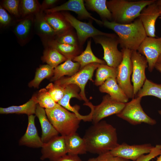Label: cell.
<instances>
[{"instance_id": "1", "label": "cell", "mask_w": 161, "mask_h": 161, "mask_svg": "<svg viewBox=\"0 0 161 161\" xmlns=\"http://www.w3.org/2000/svg\"><path fill=\"white\" fill-rule=\"evenodd\" d=\"M83 138L87 152L99 155L111 151L119 144L116 128L105 121L93 124Z\"/></svg>"}, {"instance_id": "2", "label": "cell", "mask_w": 161, "mask_h": 161, "mask_svg": "<svg viewBox=\"0 0 161 161\" xmlns=\"http://www.w3.org/2000/svg\"><path fill=\"white\" fill-rule=\"evenodd\" d=\"M103 25L116 33L122 49L137 51L142 41L147 36L139 18L127 24H120L107 20L103 21Z\"/></svg>"}, {"instance_id": "3", "label": "cell", "mask_w": 161, "mask_h": 161, "mask_svg": "<svg viewBox=\"0 0 161 161\" xmlns=\"http://www.w3.org/2000/svg\"><path fill=\"white\" fill-rule=\"evenodd\" d=\"M156 1L110 0L107 1L106 5L112 13V21L124 24L133 22L139 17L144 8Z\"/></svg>"}, {"instance_id": "4", "label": "cell", "mask_w": 161, "mask_h": 161, "mask_svg": "<svg viewBox=\"0 0 161 161\" xmlns=\"http://www.w3.org/2000/svg\"><path fill=\"white\" fill-rule=\"evenodd\" d=\"M48 118L61 136L66 137L76 132L81 120L58 103L50 110L45 109Z\"/></svg>"}, {"instance_id": "5", "label": "cell", "mask_w": 161, "mask_h": 161, "mask_svg": "<svg viewBox=\"0 0 161 161\" xmlns=\"http://www.w3.org/2000/svg\"><path fill=\"white\" fill-rule=\"evenodd\" d=\"M92 38L95 43L100 44L102 47L104 52L103 58L107 65L117 68L123 58L122 51L118 49L119 41L117 35L111 33L108 35H97Z\"/></svg>"}, {"instance_id": "6", "label": "cell", "mask_w": 161, "mask_h": 161, "mask_svg": "<svg viewBox=\"0 0 161 161\" xmlns=\"http://www.w3.org/2000/svg\"><path fill=\"white\" fill-rule=\"evenodd\" d=\"M142 97H136L125 103L122 111L116 115L133 125L145 123L151 125L156 124V120L144 112L141 105Z\"/></svg>"}, {"instance_id": "7", "label": "cell", "mask_w": 161, "mask_h": 161, "mask_svg": "<svg viewBox=\"0 0 161 161\" xmlns=\"http://www.w3.org/2000/svg\"><path fill=\"white\" fill-rule=\"evenodd\" d=\"M100 64L97 63L89 64L80 69L73 75L62 77L54 82V83L64 87L70 84L76 85L80 89L79 94L82 100L85 102V103H88L89 102L85 93V86L89 80H92L94 72Z\"/></svg>"}, {"instance_id": "8", "label": "cell", "mask_w": 161, "mask_h": 161, "mask_svg": "<svg viewBox=\"0 0 161 161\" xmlns=\"http://www.w3.org/2000/svg\"><path fill=\"white\" fill-rule=\"evenodd\" d=\"M121 51L123 53V59L117 67L118 73L116 80L118 85L129 99H132L134 97L133 87L130 79L132 73L131 51L122 49Z\"/></svg>"}, {"instance_id": "9", "label": "cell", "mask_w": 161, "mask_h": 161, "mask_svg": "<svg viewBox=\"0 0 161 161\" xmlns=\"http://www.w3.org/2000/svg\"><path fill=\"white\" fill-rule=\"evenodd\" d=\"M84 105L91 109L92 112V121L94 124L105 117L119 113L124 107L125 103L117 102L107 95L103 97L101 102L97 106H94L90 102Z\"/></svg>"}, {"instance_id": "10", "label": "cell", "mask_w": 161, "mask_h": 161, "mask_svg": "<svg viewBox=\"0 0 161 161\" xmlns=\"http://www.w3.org/2000/svg\"><path fill=\"white\" fill-rule=\"evenodd\" d=\"M62 14L71 26L75 30L78 42L80 47L89 38H92L99 35H108L111 34L102 32L97 29L90 21L86 23L80 21L67 12H63Z\"/></svg>"}, {"instance_id": "11", "label": "cell", "mask_w": 161, "mask_h": 161, "mask_svg": "<svg viewBox=\"0 0 161 161\" xmlns=\"http://www.w3.org/2000/svg\"><path fill=\"white\" fill-rule=\"evenodd\" d=\"M131 59L132 64L131 81L133 84L134 97H136L146 79L145 70L148 67V64L145 56L137 51H131Z\"/></svg>"}, {"instance_id": "12", "label": "cell", "mask_w": 161, "mask_h": 161, "mask_svg": "<svg viewBox=\"0 0 161 161\" xmlns=\"http://www.w3.org/2000/svg\"><path fill=\"white\" fill-rule=\"evenodd\" d=\"M137 51L146 58L148 69L150 72H152L161 54V36L158 38L147 36Z\"/></svg>"}, {"instance_id": "13", "label": "cell", "mask_w": 161, "mask_h": 161, "mask_svg": "<svg viewBox=\"0 0 161 161\" xmlns=\"http://www.w3.org/2000/svg\"><path fill=\"white\" fill-rule=\"evenodd\" d=\"M154 147L150 143L129 145L123 143L110 151L114 156L136 161L142 155L149 153Z\"/></svg>"}, {"instance_id": "14", "label": "cell", "mask_w": 161, "mask_h": 161, "mask_svg": "<svg viewBox=\"0 0 161 161\" xmlns=\"http://www.w3.org/2000/svg\"><path fill=\"white\" fill-rule=\"evenodd\" d=\"M40 159L54 161L67 154L65 137L56 136L44 143L41 149Z\"/></svg>"}, {"instance_id": "15", "label": "cell", "mask_w": 161, "mask_h": 161, "mask_svg": "<svg viewBox=\"0 0 161 161\" xmlns=\"http://www.w3.org/2000/svg\"><path fill=\"white\" fill-rule=\"evenodd\" d=\"M157 1L144 8L139 17L140 19L147 36L155 37V23L160 15Z\"/></svg>"}, {"instance_id": "16", "label": "cell", "mask_w": 161, "mask_h": 161, "mask_svg": "<svg viewBox=\"0 0 161 161\" xmlns=\"http://www.w3.org/2000/svg\"><path fill=\"white\" fill-rule=\"evenodd\" d=\"M80 92V89L75 84H70L65 86L64 95L57 103L75 114L81 120L85 122L91 121L92 115L91 113L87 115H82L79 113L78 106H72L70 104V100L72 98L75 97L80 100H82L79 94Z\"/></svg>"}, {"instance_id": "17", "label": "cell", "mask_w": 161, "mask_h": 161, "mask_svg": "<svg viewBox=\"0 0 161 161\" xmlns=\"http://www.w3.org/2000/svg\"><path fill=\"white\" fill-rule=\"evenodd\" d=\"M84 1L69 0L64 4L53 8L48 9L46 11L48 13L58 12L61 11H71L77 14L80 19L90 18L97 24L103 25V22L93 17L85 7Z\"/></svg>"}, {"instance_id": "18", "label": "cell", "mask_w": 161, "mask_h": 161, "mask_svg": "<svg viewBox=\"0 0 161 161\" xmlns=\"http://www.w3.org/2000/svg\"><path fill=\"white\" fill-rule=\"evenodd\" d=\"M35 116H28V126L24 134L19 140L20 145H24L32 148H41L44 143L38 135L35 124Z\"/></svg>"}, {"instance_id": "19", "label": "cell", "mask_w": 161, "mask_h": 161, "mask_svg": "<svg viewBox=\"0 0 161 161\" xmlns=\"http://www.w3.org/2000/svg\"><path fill=\"white\" fill-rule=\"evenodd\" d=\"M35 114L38 118L41 125L42 130L41 138L43 143H47L58 135L59 133L48 118L45 109L41 107L38 104Z\"/></svg>"}, {"instance_id": "20", "label": "cell", "mask_w": 161, "mask_h": 161, "mask_svg": "<svg viewBox=\"0 0 161 161\" xmlns=\"http://www.w3.org/2000/svg\"><path fill=\"white\" fill-rule=\"evenodd\" d=\"M100 92L106 93L113 100L122 103L128 102L129 98L118 85L116 78L107 79L99 88Z\"/></svg>"}, {"instance_id": "21", "label": "cell", "mask_w": 161, "mask_h": 161, "mask_svg": "<svg viewBox=\"0 0 161 161\" xmlns=\"http://www.w3.org/2000/svg\"><path fill=\"white\" fill-rule=\"evenodd\" d=\"M80 70V66L78 63L73 61L71 59H68L54 69L53 75L50 81L55 82L64 75L71 76Z\"/></svg>"}, {"instance_id": "22", "label": "cell", "mask_w": 161, "mask_h": 161, "mask_svg": "<svg viewBox=\"0 0 161 161\" xmlns=\"http://www.w3.org/2000/svg\"><path fill=\"white\" fill-rule=\"evenodd\" d=\"M45 20L57 35L72 29V27L62 14L58 12L48 13L44 16Z\"/></svg>"}, {"instance_id": "23", "label": "cell", "mask_w": 161, "mask_h": 161, "mask_svg": "<svg viewBox=\"0 0 161 161\" xmlns=\"http://www.w3.org/2000/svg\"><path fill=\"white\" fill-rule=\"evenodd\" d=\"M65 141L67 154L78 155L87 152L84 139L76 132L65 137Z\"/></svg>"}, {"instance_id": "24", "label": "cell", "mask_w": 161, "mask_h": 161, "mask_svg": "<svg viewBox=\"0 0 161 161\" xmlns=\"http://www.w3.org/2000/svg\"><path fill=\"white\" fill-rule=\"evenodd\" d=\"M38 103L33 96L26 103L20 106H13L6 108H0L1 114H25L28 116L35 114Z\"/></svg>"}, {"instance_id": "25", "label": "cell", "mask_w": 161, "mask_h": 161, "mask_svg": "<svg viewBox=\"0 0 161 161\" xmlns=\"http://www.w3.org/2000/svg\"><path fill=\"white\" fill-rule=\"evenodd\" d=\"M91 40L88 41L85 49L80 54L75 57L72 60L74 62L78 63L80 69L92 63H97L106 64V62L96 57L93 53L91 47Z\"/></svg>"}, {"instance_id": "26", "label": "cell", "mask_w": 161, "mask_h": 161, "mask_svg": "<svg viewBox=\"0 0 161 161\" xmlns=\"http://www.w3.org/2000/svg\"><path fill=\"white\" fill-rule=\"evenodd\" d=\"M49 47L57 50L68 59L72 60L79 55L81 50V47L59 43L55 40H51L48 42Z\"/></svg>"}, {"instance_id": "27", "label": "cell", "mask_w": 161, "mask_h": 161, "mask_svg": "<svg viewBox=\"0 0 161 161\" xmlns=\"http://www.w3.org/2000/svg\"><path fill=\"white\" fill-rule=\"evenodd\" d=\"M86 6L89 9L97 12L103 19V21H112V13L106 5V0H86Z\"/></svg>"}, {"instance_id": "28", "label": "cell", "mask_w": 161, "mask_h": 161, "mask_svg": "<svg viewBox=\"0 0 161 161\" xmlns=\"http://www.w3.org/2000/svg\"><path fill=\"white\" fill-rule=\"evenodd\" d=\"M117 73V68L111 67L105 64H100L96 72L95 84L100 86L109 78H116Z\"/></svg>"}, {"instance_id": "29", "label": "cell", "mask_w": 161, "mask_h": 161, "mask_svg": "<svg viewBox=\"0 0 161 161\" xmlns=\"http://www.w3.org/2000/svg\"><path fill=\"white\" fill-rule=\"evenodd\" d=\"M42 59L54 69L67 59L56 49L49 47L44 51Z\"/></svg>"}, {"instance_id": "30", "label": "cell", "mask_w": 161, "mask_h": 161, "mask_svg": "<svg viewBox=\"0 0 161 161\" xmlns=\"http://www.w3.org/2000/svg\"><path fill=\"white\" fill-rule=\"evenodd\" d=\"M54 70V68L48 64L41 65L37 69L34 78L29 83V87L38 88L44 79L53 76Z\"/></svg>"}, {"instance_id": "31", "label": "cell", "mask_w": 161, "mask_h": 161, "mask_svg": "<svg viewBox=\"0 0 161 161\" xmlns=\"http://www.w3.org/2000/svg\"><path fill=\"white\" fill-rule=\"evenodd\" d=\"M146 96H152L161 99V84L155 83L146 78L136 97L142 98Z\"/></svg>"}, {"instance_id": "32", "label": "cell", "mask_w": 161, "mask_h": 161, "mask_svg": "<svg viewBox=\"0 0 161 161\" xmlns=\"http://www.w3.org/2000/svg\"><path fill=\"white\" fill-rule=\"evenodd\" d=\"M33 96L38 104L45 109H53L58 103L53 100L46 88L40 89L37 93Z\"/></svg>"}, {"instance_id": "33", "label": "cell", "mask_w": 161, "mask_h": 161, "mask_svg": "<svg viewBox=\"0 0 161 161\" xmlns=\"http://www.w3.org/2000/svg\"><path fill=\"white\" fill-rule=\"evenodd\" d=\"M32 20L27 18L19 21L15 26L14 31L16 35L20 39L26 38L29 34L32 25Z\"/></svg>"}, {"instance_id": "34", "label": "cell", "mask_w": 161, "mask_h": 161, "mask_svg": "<svg viewBox=\"0 0 161 161\" xmlns=\"http://www.w3.org/2000/svg\"><path fill=\"white\" fill-rule=\"evenodd\" d=\"M45 88L53 100L57 103L63 98L65 94V86L55 83H49Z\"/></svg>"}, {"instance_id": "35", "label": "cell", "mask_w": 161, "mask_h": 161, "mask_svg": "<svg viewBox=\"0 0 161 161\" xmlns=\"http://www.w3.org/2000/svg\"><path fill=\"white\" fill-rule=\"evenodd\" d=\"M55 40L60 43L80 46L77 36L72 30L57 35Z\"/></svg>"}, {"instance_id": "36", "label": "cell", "mask_w": 161, "mask_h": 161, "mask_svg": "<svg viewBox=\"0 0 161 161\" xmlns=\"http://www.w3.org/2000/svg\"><path fill=\"white\" fill-rule=\"evenodd\" d=\"M37 21L38 29L42 34L52 37L57 35V33L45 19L44 17L38 18Z\"/></svg>"}, {"instance_id": "37", "label": "cell", "mask_w": 161, "mask_h": 161, "mask_svg": "<svg viewBox=\"0 0 161 161\" xmlns=\"http://www.w3.org/2000/svg\"><path fill=\"white\" fill-rule=\"evenodd\" d=\"M21 12L24 16L36 12L39 9L38 2L35 0L21 1Z\"/></svg>"}, {"instance_id": "38", "label": "cell", "mask_w": 161, "mask_h": 161, "mask_svg": "<svg viewBox=\"0 0 161 161\" xmlns=\"http://www.w3.org/2000/svg\"><path fill=\"white\" fill-rule=\"evenodd\" d=\"M20 1L5 0L2 3V7L9 12L15 16L18 15V6Z\"/></svg>"}, {"instance_id": "39", "label": "cell", "mask_w": 161, "mask_h": 161, "mask_svg": "<svg viewBox=\"0 0 161 161\" xmlns=\"http://www.w3.org/2000/svg\"><path fill=\"white\" fill-rule=\"evenodd\" d=\"M161 153V145H157L151 151L147 154H143L136 161H150L151 159L160 155Z\"/></svg>"}, {"instance_id": "40", "label": "cell", "mask_w": 161, "mask_h": 161, "mask_svg": "<svg viewBox=\"0 0 161 161\" xmlns=\"http://www.w3.org/2000/svg\"><path fill=\"white\" fill-rule=\"evenodd\" d=\"M96 161H130L129 160L113 155L110 151L98 155L96 158Z\"/></svg>"}, {"instance_id": "41", "label": "cell", "mask_w": 161, "mask_h": 161, "mask_svg": "<svg viewBox=\"0 0 161 161\" xmlns=\"http://www.w3.org/2000/svg\"><path fill=\"white\" fill-rule=\"evenodd\" d=\"M11 17L5 9L1 6L0 7V22L3 25L9 24L11 21Z\"/></svg>"}, {"instance_id": "42", "label": "cell", "mask_w": 161, "mask_h": 161, "mask_svg": "<svg viewBox=\"0 0 161 161\" xmlns=\"http://www.w3.org/2000/svg\"><path fill=\"white\" fill-rule=\"evenodd\" d=\"M54 161H82L78 155L66 154Z\"/></svg>"}, {"instance_id": "43", "label": "cell", "mask_w": 161, "mask_h": 161, "mask_svg": "<svg viewBox=\"0 0 161 161\" xmlns=\"http://www.w3.org/2000/svg\"><path fill=\"white\" fill-rule=\"evenodd\" d=\"M58 1L57 0H45L42 3L41 7L43 9L49 7L55 4Z\"/></svg>"}, {"instance_id": "44", "label": "cell", "mask_w": 161, "mask_h": 161, "mask_svg": "<svg viewBox=\"0 0 161 161\" xmlns=\"http://www.w3.org/2000/svg\"><path fill=\"white\" fill-rule=\"evenodd\" d=\"M155 68L161 72V64L156 63L155 66Z\"/></svg>"}, {"instance_id": "45", "label": "cell", "mask_w": 161, "mask_h": 161, "mask_svg": "<svg viewBox=\"0 0 161 161\" xmlns=\"http://www.w3.org/2000/svg\"><path fill=\"white\" fill-rule=\"evenodd\" d=\"M157 63L161 64V54L159 57L157 61Z\"/></svg>"}, {"instance_id": "46", "label": "cell", "mask_w": 161, "mask_h": 161, "mask_svg": "<svg viewBox=\"0 0 161 161\" xmlns=\"http://www.w3.org/2000/svg\"><path fill=\"white\" fill-rule=\"evenodd\" d=\"M156 3L158 6H161V0L157 1Z\"/></svg>"}, {"instance_id": "47", "label": "cell", "mask_w": 161, "mask_h": 161, "mask_svg": "<svg viewBox=\"0 0 161 161\" xmlns=\"http://www.w3.org/2000/svg\"><path fill=\"white\" fill-rule=\"evenodd\" d=\"M87 161H96V158H90Z\"/></svg>"}, {"instance_id": "48", "label": "cell", "mask_w": 161, "mask_h": 161, "mask_svg": "<svg viewBox=\"0 0 161 161\" xmlns=\"http://www.w3.org/2000/svg\"><path fill=\"white\" fill-rule=\"evenodd\" d=\"M160 155V156L157 157V160L155 161H161V153Z\"/></svg>"}, {"instance_id": "49", "label": "cell", "mask_w": 161, "mask_h": 161, "mask_svg": "<svg viewBox=\"0 0 161 161\" xmlns=\"http://www.w3.org/2000/svg\"><path fill=\"white\" fill-rule=\"evenodd\" d=\"M159 6V10L160 11V16H161V6Z\"/></svg>"}, {"instance_id": "50", "label": "cell", "mask_w": 161, "mask_h": 161, "mask_svg": "<svg viewBox=\"0 0 161 161\" xmlns=\"http://www.w3.org/2000/svg\"><path fill=\"white\" fill-rule=\"evenodd\" d=\"M158 112L159 114L161 115V110L158 111Z\"/></svg>"}]
</instances>
